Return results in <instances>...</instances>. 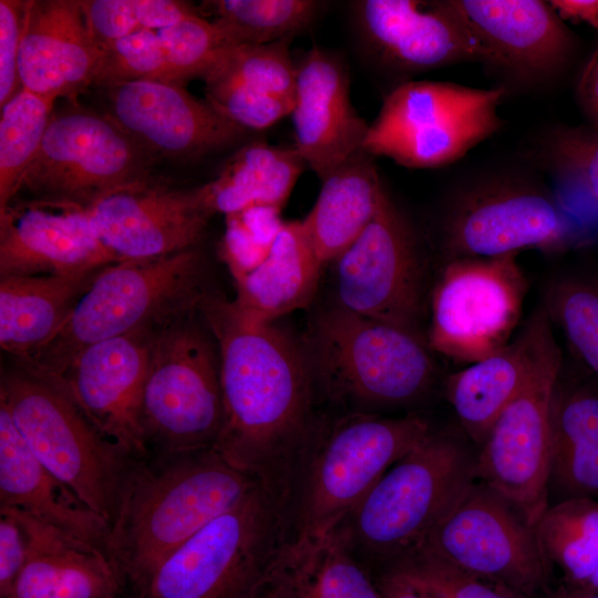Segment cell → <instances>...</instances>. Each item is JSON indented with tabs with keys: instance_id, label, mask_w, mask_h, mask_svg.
I'll return each instance as SVG.
<instances>
[{
	"instance_id": "obj_8",
	"label": "cell",
	"mask_w": 598,
	"mask_h": 598,
	"mask_svg": "<svg viewBox=\"0 0 598 598\" xmlns=\"http://www.w3.org/2000/svg\"><path fill=\"white\" fill-rule=\"evenodd\" d=\"M223 416L219 352L197 306L152 333L142 401L148 455L214 447Z\"/></svg>"
},
{
	"instance_id": "obj_31",
	"label": "cell",
	"mask_w": 598,
	"mask_h": 598,
	"mask_svg": "<svg viewBox=\"0 0 598 598\" xmlns=\"http://www.w3.org/2000/svg\"><path fill=\"white\" fill-rule=\"evenodd\" d=\"M323 267L302 221H286L264 261L235 279L234 302L249 318L274 323L309 305Z\"/></svg>"
},
{
	"instance_id": "obj_25",
	"label": "cell",
	"mask_w": 598,
	"mask_h": 598,
	"mask_svg": "<svg viewBox=\"0 0 598 598\" xmlns=\"http://www.w3.org/2000/svg\"><path fill=\"white\" fill-rule=\"evenodd\" d=\"M101 51L92 42L81 0H27L19 73L22 87L75 104L93 85Z\"/></svg>"
},
{
	"instance_id": "obj_2",
	"label": "cell",
	"mask_w": 598,
	"mask_h": 598,
	"mask_svg": "<svg viewBox=\"0 0 598 598\" xmlns=\"http://www.w3.org/2000/svg\"><path fill=\"white\" fill-rule=\"evenodd\" d=\"M258 486L214 447L138 457L107 547L126 594L135 595L165 558Z\"/></svg>"
},
{
	"instance_id": "obj_42",
	"label": "cell",
	"mask_w": 598,
	"mask_h": 598,
	"mask_svg": "<svg viewBox=\"0 0 598 598\" xmlns=\"http://www.w3.org/2000/svg\"><path fill=\"white\" fill-rule=\"evenodd\" d=\"M539 154L554 173L582 187L598 204L597 128H555L545 136Z\"/></svg>"
},
{
	"instance_id": "obj_26",
	"label": "cell",
	"mask_w": 598,
	"mask_h": 598,
	"mask_svg": "<svg viewBox=\"0 0 598 598\" xmlns=\"http://www.w3.org/2000/svg\"><path fill=\"white\" fill-rule=\"evenodd\" d=\"M291 40L226 47L200 78L206 101L246 131H262L291 114L297 63Z\"/></svg>"
},
{
	"instance_id": "obj_41",
	"label": "cell",
	"mask_w": 598,
	"mask_h": 598,
	"mask_svg": "<svg viewBox=\"0 0 598 598\" xmlns=\"http://www.w3.org/2000/svg\"><path fill=\"white\" fill-rule=\"evenodd\" d=\"M156 33L172 76L179 84L202 78L230 45L219 27L197 11Z\"/></svg>"
},
{
	"instance_id": "obj_23",
	"label": "cell",
	"mask_w": 598,
	"mask_h": 598,
	"mask_svg": "<svg viewBox=\"0 0 598 598\" xmlns=\"http://www.w3.org/2000/svg\"><path fill=\"white\" fill-rule=\"evenodd\" d=\"M290 115L292 146L320 181L363 151L369 124L352 104L346 63L329 50L313 47L297 63Z\"/></svg>"
},
{
	"instance_id": "obj_28",
	"label": "cell",
	"mask_w": 598,
	"mask_h": 598,
	"mask_svg": "<svg viewBox=\"0 0 598 598\" xmlns=\"http://www.w3.org/2000/svg\"><path fill=\"white\" fill-rule=\"evenodd\" d=\"M0 507L22 511L104 551L110 524L38 460L0 404Z\"/></svg>"
},
{
	"instance_id": "obj_32",
	"label": "cell",
	"mask_w": 598,
	"mask_h": 598,
	"mask_svg": "<svg viewBox=\"0 0 598 598\" xmlns=\"http://www.w3.org/2000/svg\"><path fill=\"white\" fill-rule=\"evenodd\" d=\"M384 187L374 157L364 151L321 181L317 200L301 221L323 266L333 262L364 230Z\"/></svg>"
},
{
	"instance_id": "obj_54",
	"label": "cell",
	"mask_w": 598,
	"mask_h": 598,
	"mask_svg": "<svg viewBox=\"0 0 598 598\" xmlns=\"http://www.w3.org/2000/svg\"><path fill=\"white\" fill-rule=\"evenodd\" d=\"M121 598H136V597H135L134 595H130V594H127V595H124V596H123V597H121Z\"/></svg>"
},
{
	"instance_id": "obj_13",
	"label": "cell",
	"mask_w": 598,
	"mask_h": 598,
	"mask_svg": "<svg viewBox=\"0 0 598 598\" xmlns=\"http://www.w3.org/2000/svg\"><path fill=\"white\" fill-rule=\"evenodd\" d=\"M577 239L570 218L546 189L520 178L493 176L453 195L442 217L439 251L442 264L527 249L551 255Z\"/></svg>"
},
{
	"instance_id": "obj_3",
	"label": "cell",
	"mask_w": 598,
	"mask_h": 598,
	"mask_svg": "<svg viewBox=\"0 0 598 598\" xmlns=\"http://www.w3.org/2000/svg\"><path fill=\"white\" fill-rule=\"evenodd\" d=\"M207 291L197 248L143 260H122L97 270L55 336L18 361L19 370L58 385L86 348L161 322L198 306Z\"/></svg>"
},
{
	"instance_id": "obj_5",
	"label": "cell",
	"mask_w": 598,
	"mask_h": 598,
	"mask_svg": "<svg viewBox=\"0 0 598 598\" xmlns=\"http://www.w3.org/2000/svg\"><path fill=\"white\" fill-rule=\"evenodd\" d=\"M303 346L322 395L359 412L415 404L436 384L425 340L334 302L316 315Z\"/></svg>"
},
{
	"instance_id": "obj_35",
	"label": "cell",
	"mask_w": 598,
	"mask_h": 598,
	"mask_svg": "<svg viewBox=\"0 0 598 598\" xmlns=\"http://www.w3.org/2000/svg\"><path fill=\"white\" fill-rule=\"evenodd\" d=\"M550 566L558 567L568 589L580 587L598 565V499L570 497L549 505L534 527Z\"/></svg>"
},
{
	"instance_id": "obj_10",
	"label": "cell",
	"mask_w": 598,
	"mask_h": 598,
	"mask_svg": "<svg viewBox=\"0 0 598 598\" xmlns=\"http://www.w3.org/2000/svg\"><path fill=\"white\" fill-rule=\"evenodd\" d=\"M504 86L476 89L443 81H405L383 99L363 151L409 168L452 164L503 126Z\"/></svg>"
},
{
	"instance_id": "obj_53",
	"label": "cell",
	"mask_w": 598,
	"mask_h": 598,
	"mask_svg": "<svg viewBox=\"0 0 598 598\" xmlns=\"http://www.w3.org/2000/svg\"><path fill=\"white\" fill-rule=\"evenodd\" d=\"M568 589V588H567ZM585 592H598V565L590 577L578 588L571 589Z\"/></svg>"
},
{
	"instance_id": "obj_21",
	"label": "cell",
	"mask_w": 598,
	"mask_h": 598,
	"mask_svg": "<svg viewBox=\"0 0 598 598\" xmlns=\"http://www.w3.org/2000/svg\"><path fill=\"white\" fill-rule=\"evenodd\" d=\"M116 261L86 207L16 197L0 209V277L79 275Z\"/></svg>"
},
{
	"instance_id": "obj_44",
	"label": "cell",
	"mask_w": 598,
	"mask_h": 598,
	"mask_svg": "<svg viewBox=\"0 0 598 598\" xmlns=\"http://www.w3.org/2000/svg\"><path fill=\"white\" fill-rule=\"evenodd\" d=\"M89 35L101 51L142 29L134 0H81Z\"/></svg>"
},
{
	"instance_id": "obj_47",
	"label": "cell",
	"mask_w": 598,
	"mask_h": 598,
	"mask_svg": "<svg viewBox=\"0 0 598 598\" xmlns=\"http://www.w3.org/2000/svg\"><path fill=\"white\" fill-rule=\"evenodd\" d=\"M142 28L158 31L176 24L196 12L192 6L177 0H134Z\"/></svg>"
},
{
	"instance_id": "obj_45",
	"label": "cell",
	"mask_w": 598,
	"mask_h": 598,
	"mask_svg": "<svg viewBox=\"0 0 598 598\" xmlns=\"http://www.w3.org/2000/svg\"><path fill=\"white\" fill-rule=\"evenodd\" d=\"M270 248L260 243L236 214L226 215V230L220 245V255L234 279L262 262Z\"/></svg>"
},
{
	"instance_id": "obj_39",
	"label": "cell",
	"mask_w": 598,
	"mask_h": 598,
	"mask_svg": "<svg viewBox=\"0 0 598 598\" xmlns=\"http://www.w3.org/2000/svg\"><path fill=\"white\" fill-rule=\"evenodd\" d=\"M381 574L392 575L423 598H525L477 578L417 546Z\"/></svg>"
},
{
	"instance_id": "obj_30",
	"label": "cell",
	"mask_w": 598,
	"mask_h": 598,
	"mask_svg": "<svg viewBox=\"0 0 598 598\" xmlns=\"http://www.w3.org/2000/svg\"><path fill=\"white\" fill-rule=\"evenodd\" d=\"M257 598H383L371 573L333 530L286 540Z\"/></svg>"
},
{
	"instance_id": "obj_48",
	"label": "cell",
	"mask_w": 598,
	"mask_h": 598,
	"mask_svg": "<svg viewBox=\"0 0 598 598\" xmlns=\"http://www.w3.org/2000/svg\"><path fill=\"white\" fill-rule=\"evenodd\" d=\"M275 206H251L235 213L244 226L264 245L271 247L286 221Z\"/></svg>"
},
{
	"instance_id": "obj_49",
	"label": "cell",
	"mask_w": 598,
	"mask_h": 598,
	"mask_svg": "<svg viewBox=\"0 0 598 598\" xmlns=\"http://www.w3.org/2000/svg\"><path fill=\"white\" fill-rule=\"evenodd\" d=\"M576 97L585 114L598 130V39L595 50L580 73Z\"/></svg>"
},
{
	"instance_id": "obj_34",
	"label": "cell",
	"mask_w": 598,
	"mask_h": 598,
	"mask_svg": "<svg viewBox=\"0 0 598 598\" xmlns=\"http://www.w3.org/2000/svg\"><path fill=\"white\" fill-rule=\"evenodd\" d=\"M306 167L293 146L252 141L238 148L203 188L214 214L260 205L282 208Z\"/></svg>"
},
{
	"instance_id": "obj_24",
	"label": "cell",
	"mask_w": 598,
	"mask_h": 598,
	"mask_svg": "<svg viewBox=\"0 0 598 598\" xmlns=\"http://www.w3.org/2000/svg\"><path fill=\"white\" fill-rule=\"evenodd\" d=\"M543 305L504 348L447 377L444 394L476 451L502 411L529 381L556 340Z\"/></svg>"
},
{
	"instance_id": "obj_18",
	"label": "cell",
	"mask_w": 598,
	"mask_h": 598,
	"mask_svg": "<svg viewBox=\"0 0 598 598\" xmlns=\"http://www.w3.org/2000/svg\"><path fill=\"white\" fill-rule=\"evenodd\" d=\"M89 213L100 240L117 261L197 248L214 215L203 185L179 187L155 176L106 195Z\"/></svg>"
},
{
	"instance_id": "obj_1",
	"label": "cell",
	"mask_w": 598,
	"mask_h": 598,
	"mask_svg": "<svg viewBox=\"0 0 598 598\" xmlns=\"http://www.w3.org/2000/svg\"><path fill=\"white\" fill-rule=\"evenodd\" d=\"M198 311L220 362L223 424L214 448L287 507L295 480L324 421L322 394L303 343L274 323L256 321L207 290Z\"/></svg>"
},
{
	"instance_id": "obj_14",
	"label": "cell",
	"mask_w": 598,
	"mask_h": 598,
	"mask_svg": "<svg viewBox=\"0 0 598 598\" xmlns=\"http://www.w3.org/2000/svg\"><path fill=\"white\" fill-rule=\"evenodd\" d=\"M517 256L442 264L429 297L426 342L431 351L468 365L511 342L528 291Z\"/></svg>"
},
{
	"instance_id": "obj_51",
	"label": "cell",
	"mask_w": 598,
	"mask_h": 598,
	"mask_svg": "<svg viewBox=\"0 0 598 598\" xmlns=\"http://www.w3.org/2000/svg\"><path fill=\"white\" fill-rule=\"evenodd\" d=\"M375 581L383 598H423L412 587L392 575H378Z\"/></svg>"
},
{
	"instance_id": "obj_9",
	"label": "cell",
	"mask_w": 598,
	"mask_h": 598,
	"mask_svg": "<svg viewBox=\"0 0 598 598\" xmlns=\"http://www.w3.org/2000/svg\"><path fill=\"white\" fill-rule=\"evenodd\" d=\"M0 404L48 471L111 527L138 457L103 436L63 391L19 369L2 374Z\"/></svg>"
},
{
	"instance_id": "obj_15",
	"label": "cell",
	"mask_w": 598,
	"mask_h": 598,
	"mask_svg": "<svg viewBox=\"0 0 598 598\" xmlns=\"http://www.w3.org/2000/svg\"><path fill=\"white\" fill-rule=\"evenodd\" d=\"M419 546L522 597L542 598L550 592V565L534 528L480 481Z\"/></svg>"
},
{
	"instance_id": "obj_38",
	"label": "cell",
	"mask_w": 598,
	"mask_h": 598,
	"mask_svg": "<svg viewBox=\"0 0 598 598\" xmlns=\"http://www.w3.org/2000/svg\"><path fill=\"white\" fill-rule=\"evenodd\" d=\"M542 305L577 362L598 379V279L558 277L549 281Z\"/></svg>"
},
{
	"instance_id": "obj_19",
	"label": "cell",
	"mask_w": 598,
	"mask_h": 598,
	"mask_svg": "<svg viewBox=\"0 0 598 598\" xmlns=\"http://www.w3.org/2000/svg\"><path fill=\"white\" fill-rule=\"evenodd\" d=\"M103 91L104 114L156 158L198 159L241 143L248 134L184 84L136 81Z\"/></svg>"
},
{
	"instance_id": "obj_20",
	"label": "cell",
	"mask_w": 598,
	"mask_h": 598,
	"mask_svg": "<svg viewBox=\"0 0 598 598\" xmlns=\"http://www.w3.org/2000/svg\"><path fill=\"white\" fill-rule=\"evenodd\" d=\"M154 328L84 349L56 386L107 440L137 457L148 455L142 401Z\"/></svg>"
},
{
	"instance_id": "obj_22",
	"label": "cell",
	"mask_w": 598,
	"mask_h": 598,
	"mask_svg": "<svg viewBox=\"0 0 598 598\" xmlns=\"http://www.w3.org/2000/svg\"><path fill=\"white\" fill-rule=\"evenodd\" d=\"M488 55L487 66L525 85L560 74L575 37L549 1L454 0Z\"/></svg>"
},
{
	"instance_id": "obj_16",
	"label": "cell",
	"mask_w": 598,
	"mask_h": 598,
	"mask_svg": "<svg viewBox=\"0 0 598 598\" xmlns=\"http://www.w3.org/2000/svg\"><path fill=\"white\" fill-rule=\"evenodd\" d=\"M563 353L556 340L476 451L475 477L532 528L549 506L550 400Z\"/></svg>"
},
{
	"instance_id": "obj_33",
	"label": "cell",
	"mask_w": 598,
	"mask_h": 598,
	"mask_svg": "<svg viewBox=\"0 0 598 598\" xmlns=\"http://www.w3.org/2000/svg\"><path fill=\"white\" fill-rule=\"evenodd\" d=\"M96 271L0 277L2 350L21 361L48 343Z\"/></svg>"
},
{
	"instance_id": "obj_17",
	"label": "cell",
	"mask_w": 598,
	"mask_h": 598,
	"mask_svg": "<svg viewBox=\"0 0 598 598\" xmlns=\"http://www.w3.org/2000/svg\"><path fill=\"white\" fill-rule=\"evenodd\" d=\"M351 14L359 39L384 70L412 74L488 55L454 0H358Z\"/></svg>"
},
{
	"instance_id": "obj_11",
	"label": "cell",
	"mask_w": 598,
	"mask_h": 598,
	"mask_svg": "<svg viewBox=\"0 0 598 598\" xmlns=\"http://www.w3.org/2000/svg\"><path fill=\"white\" fill-rule=\"evenodd\" d=\"M333 262L334 303L426 341L427 260L412 223L385 187L371 221Z\"/></svg>"
},
{
	"instance_id": "obj_40",
	"label": "cell",
	"mask_w": 598,
	"mask_h": 598,
	"mask_svg": "<svg viewBox=\"0 0 598 598\" xmlns=\"http://www.w3.org/2000/svg\"><path fill=\"white\" fill-rule=\"evenodd\" d=\"M136 81L176 83L154 30L142 28L103 48L92 86L104 89Z\"/></svg>"
},
{
	"instance_id": "obj_46",
	"label": "cell",
	"mask_w": 598,
	"mask_h": 598,
	"mask_svg": "<svg viewBox=\"0 0 598 598\" xmlns=\"http://www.w3.org/2000/svg\"><path fill=\"white\" fill-rule=\"evenodd\" d=\"M28 556L25 534L8 511L0 508V598H8Z\"/></svg>"
},
{
	"instance_id": "obj_12",
	"label": "cell",
	"mask_w": 598,
	"mask_h": 598,
	"mask_svg": "<svg viewBox=\"0 0 598 598\" xmlns=\"http://www.w3.org/2000/svg\"><path fill=\"white\" fill-rule=\"evenodd\" d=\"M156 159L104 113L72 104L53 113L18 195L89 208L153 177Z\"/></svg>"
},
{
	"instance_id": "obj_4",
	"label": "cell",
	"mask_w": 598,
	"mask_h": 598,
	"mask_svg": "<svg viewBox=\"0 0 598 598\" xmlns=\"http://www.w3.org/2000/svg\"><path fill=\"white\" fill-rule=\"evenodd\" d=\"M476 451L453 433L432 431L393 464L334 529L378 574L419 546L465 495Z\"/></svg>"
},
{
	"instance_id": "obj_36",
	"label": "cell",
	"mask_w": 598,
	"mask_h": 598,
	"mask_svg": "<svg viewBox=\"0 0 598 598\" xmlns=\"http://www.w3.org/2000/svg\"><path fill=\"white\" fill-rule=\"evenodd\" d=\"M204 7L230 45L292 40L322 11L316 0H210Z\"/></svg>"
},
{
	"instance_id": "obj_6",
	"label": "cell",
	"mask_w": 598,
	"mask_h": 598,
	"mask_svg": "<svg viewBox=\"0 0 598 598\" xmlns=\"http://www.w3.org/2000/svg\"><path fill=\"white\" fill-rule=\"evenodd\" d=\"M433 431L417 414L352 412L326 424L287 503V540L332 533L381 476Z\"/></svg>"
},
{
	"instance_id": "obj_43",
	"label": "cell",
	"mask_w": 598,
	"mask_h": 598,
	"mask_svg": "<svg viewBox=\"0 0 598 598\" xmlns=\"http://www.w3.org/2000/svg\"><path fill=\"white\" fill-rule=\"evenodd\" d=\"M25 1L0 0V107L21 89L19 58Z\"/></svg>"
},
{
	"instance_id": "obj_27",
	"label": "cell",
	"mask_w": 598,
	"mask_h": 598,
	"mask_svg": "<svg viewBox=\"0 0 598 598\" xmlns=\"http://www.w3.org/2000/svg\"><path fill=\"white\" fill-rule=\"evenodd\" d=\"M8 511L28 544L24 567L8 598H121L125 587L107 555L22 511Z\"/></svg>"
},
{
	"instance_id": "obj_52",
	"label": "cell",
	"mask_w": 598,
	"mask_h": 598,
	"mask_svg": "<svg viewBox=\"0 0 598 598\" xmlns=\"http://www.w3.org/2000/svg\"><path fill=\"white\" fill-rule=\"evenodd\" d=\"M542 598H598V592H585L565 588L558 591H550Z\"/></svg>"
},
{
	"instance_id": "obj_29",
	"label": "cell",
	"mask_w": 598,
	"mask_h": 598,
	"mask_svg": "<svg viewBox=\"0 0 598 598\" xmlns=\"http://www.w3.org/2000/svg\"><path fill=\"white\" fill-rule=\"evenodd\" d=\"M563 361L550 400L549 494L598 499V379Z\"/></svg>"
},
{
	"instance_id": "obj_50",
	"label": "cell",
	"mask_w": 598,
	"mask_h": 598,
	"mask_svg": "<svg viewBox=\"0 0 598 598\" xmlns=\"http://www.w3.org/2000/svg\"><path fill=\"white\" fill-rule=\"evenodd\" d=\"M549 3L564 21L584 22L598 29V0H551Z\"/></svg>"
},
{
	"instance_id": "obj_7",
	"label": "cell",
	"mask_w": 598,
	"mask_h": 598,
	"mask_svg": "<svg viewBox=\"0 0 598 598\" xmlns=\"http://www.w3.org/2000/svg\"><path fill=\"white\" fill-rule=\"evenodd\" d=\"M286 540V506L260 485L165 558L134 596L257 598Z\"/></svg>"
},
{
	"instance_id": "obj_37",
	"label": "cell",
	"mask_w": 598,
	"mask_h": 598,
	"mask_svg": "<svg viewBox=\"0 0 598 598\" xmlns=\"http://www.w3.org/2000/svg\"><path fill=\"white\" fill-rule=\"evenodd\" d=\"M56 99L22 87L0 115V209L19 193L54 113Z\"/></svg>"
}]
</instances>
